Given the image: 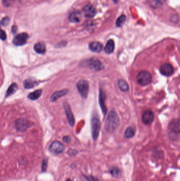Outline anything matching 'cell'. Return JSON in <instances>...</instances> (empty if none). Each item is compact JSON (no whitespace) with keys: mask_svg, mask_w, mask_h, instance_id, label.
<instances>
[{"mask_svg":"<svg viewBox=\"0 0 180 181\" xmlns=\"http://www.w3.org/2000/svg\"><path fill=\"white\" fill-rule=\"evenodd\" d=\"M119 125V118L114 111H111L108 114L105 122V129L110 133L114 132Z\"/></svg>","mask_w":180,"mask_h":181,"instance_id":"6da1fadb","label":"cell"},{"mask_svg":"<svg viewBox=\"0 0 180 181\" xmlns=\"http://www.w3.org/2000/svg\"><path fill=\"white\" fill-rule=\"evenodd\" d=\"M137 81L140 85L143 86L149 85L152 81V76L149 71H140L137 75Z\"/></svg>","mask_w":180,"mask_h":181,"instance_id":"7a4b0ae2","label":"cell"},{"mask_svg":"<svg viewBox=\"0 0 180 181\" xmlns=\"http://www.w3.org/2000/svg\"><path fill=\"white\" fill-rule=\"evenodd\" d=\"M77 88L83 98H87L89 91V84L86 80H81L77 84Z\"/></svg>","mask_w":180,"mask_h":181,"instance_id":"3957f363","label":"cell"},{"mask_svg":"<svg viewBox=\"0 0 180 181\" xmlns=\"http://www.w3.org/2000/svg\"><path fill=\"white\" fill-rule=\"evenodd\" d=\"M101 128V123L98 116H94L91 120V131L92 136L94 140L97 139L99 136V131Z\"/></svg>","mask_w":180,"mask_h":181,"instance_id":"277c9868","label":"cell"},{"mask_svg":"<svg viewBox=\"0 0 180 181\" xmlns=\"http://www.w3.org/2000/svg\"><path fill=\"white\" fill-rule=\"evenodd\" d=\"M30 122L25 119H19L17 120L15 122V128L19 132H24L30 127Z\"/></svg>","mask_w":180,"mask_h":181,"instance_id":"5b68a950","label":"cell"},{"mask_svg":"<svg viewBox=\"0 0 180 181\" xmlns=\"http://www.w3.org/2000/svg\"><path fill=\"white\" fill-rule=\"evenodd\" d=\"M65 150L64 145L59 141H53L49 147V150L54 154H59Z\"/></svg>","mask_w":180,"mask_h":181,"instance_id":"8992f818","label":"cell"},{"mask_svg":"<svg viewBox=\"0 0 180 181\" xmlns=\"http://www.w3.org/2000/svg\"><path fill=\"white\" fill-rule=\"evenodd\" d=\"M28 37V35L27 33L23 32V33H20L17 35V36L14 38L13 43L14 45L17 46H23L27 43Z\"/></svg>","mask_w":180,"mask_h":181,"instance_id":"52a82bcc","label":"cell"},{"mask_svg":"<svg viewBox=\"0 0 180 181\" xmlns=\"http://www.w3.org/2000/svg\"><path fill=\"white\" fill-rule=\"evenodd\" d=\"M88 65L91 69L97 71H101L104 68V66L102 63H101L99 60L96 58H92L90 59L88 62Z\"/></svg>","mask_w":180,"mask_h":181,"instance_id":"ba28073f","label":"cell"},{"mask_svg":"<svg viewBox=\"0 0 180 181\" xmlns=\"http://www.w3.org/2000/svg\"><path fill=\"white\" fill-rule=\"evenodd\" d=\"M63 107H64L65 113L66 115L67 118L68 119L69 123L71 126H73L74 125L75 121H74V116L73 115V112L71 111L69 105L67 102H65L63 103Z\"/></svg>","mask_w":180,"mask_h":181,"instance_id":"9c48e42d","label":"cell"},{"mask_svg":"<svg viewBox=\"0 0 180 181\" xmlns=\"http://www.w3.org/2000/svg\"><path fill=\"white\" fill-rule=\"evenodd\" d=\"M160 70L162 75L166 76H170L173 74L174 72L173 67L170 64H164L161 65Z\"/></svg>","mask_w":180,"mask_h":181,"instance_id":"30bf717a","label":"cell"},{"mask_svg":"<svg viewBox=\"0 0 180 181\" xmlns=\"http://www.w3.org/2000/svg\"><path fill=\"white\" fill-rule=\"evenodd\" d=\"M83 12L85 17L87 18H93L96 15V10L93 5L88 4L85 6L83 8Z\"/></svg>","mask_w":180,"mask_h":181,"instance_id":"8fae6325","label":"cell"},{"mask_svg":"<svg viewBox=\"0 0 180 181\" xmlns=\"http://www.w3.org/2000/svg\"><path fill=\"white\" fill-rule=\"evenodd\" d=\"M154 115L153 112L150 110H146L142 115V122L145 125H150L153 122Z\"/></svg>","mask_w":180,"mask_h":181,"instance_id":"7c38bea8","label":"cell"},{"mask_svg":"<svg viewBox=\"0 0 180 181\" xmlns=\"http://www.w3.org/2000/svg\"><path fill=\"white\" fill-rule=\"evenodd\" d=\"M169 127L171 131L174 133H180V120H172L169 124Z\"/></svg>","mask_w":180,"mask_h":181,"instance_id":"4fadbf2b","label":"cell"},{"mask_svg":"<svg viewBox=\"0 0 180 181\" xmlns=\"http://www.w3.org/2000/svg\"><path fill=\"white\" fill-rule=\"evenodd\" d=\"M81 14L79 11H74L71 12L68 16V19L74 23H78L81 20Z\"/></svg>","mask_w":180,"mask_h":181,"instance_id":"5bb4252c","label":"cell"},{"mask_svg":"<svg viewBox=\"0 0 180 181\" xmlns=\"http://www.w3.org/2000/svg\"><path fill=\"white\" fill-rule=\"evenodd\" d=\"M99 105H101L102 112L104 115H105L107 112V111L106 105H105V94L104 92L103 91V90L101 88L100 89V91H99Z\"/></svg>","mask_w":180,"mask_h":181,"instance_id":"9a60e30c","label":"cell"},{"mask_svg":"<svg viewBox=\"0 0 180 181\" xmlns=\"http://www.w3.org/2000/svg\"><path fill=\"white\" fill-rule=\"evenodd\" d=\"M102 44L100 42H92L89 44V48L90 50L95 53H99L102 49Z\"/></svg>","mask_w":180,"mask_h":181,"instance_id":"2e32d148","label":"cell"},{"mask_svg":"<svg viewBox=\"0 0 180 181\" xmlns=\"http://www.w3.org/2000/svg\"><path fill=\"white\" fill-rule=\"evenodd\" d=\"M38 82L36 80L32 78H29L25 80L23 82L24 88L26 89H30L35 88V86L38 85Z\"/></svg>","mask_w":180,"mask_h":181,"instance_id":"e0dca14e","label":"cell"},{"mask_svg":"<svg viewBox=\"0 0 180 181\" xmlns=\"http://www.w3.org/2000/svg\"><path fill=\"white\" fill-rule=\"evenodd\" d=\"M68 92V90H66V89L56 92L55 93H53V94L51 95V97H50V100L52 102L56 101L58 99L60 98L62 96L67 94Z\"/></svg>","mask_w":180,"mask_h":181,"instance_id":"ac0fdd59","label":"cell"},{"mask_svg":"<svg viewBox=\"0 0 180 181\" xmlns=\"http://www.w3.org/2000/svg\"><path fill=\"white\" fill-rule=\"evenodd\" d=\"M34 49L36 53L43 54L46 51V46L43 42H39L35 45Z\"/></svg>","mask_w":180,"mask_h":181,"instance_id":"d6986e66","label":"cell"},{"mask_svg":"<svg viewBox=\"0 0 180 181\" xmlns=\"http://www.w3.org/2000/svg\"><path fill=\"white\" fill-rule=\"evenodd\" d=\"M114 49H115V43L114 40L110 39L106 43V46L104 49L105 52L107 54L112 53V52H114Z\"/></svg>","mask_w":180,"mask_h":181,"instance_id":"ffe728a7","label":"cell"},{"mask_svg":"<svg viewBox=\"0 0 180 181\" xmlns=\"http://www.w3.org/2000/svg\"><path fill=\"white\" fill-rule=\"evenodd\" d=\"M118 86L122 91L127 92L129 90V86L128 85L127 82L125 80H122V79L118 80Z\"/></svg>","mask_w":180,"mask_h":181,"instance_id":"44dd1931","label":"cell"},{"mask_svg":"<svg viewBox=\"0 0 180 181\" xmlns=\"http://www.w3.org/2000/svg\"><path fill=\"white\" fill-rule=\"evenodd\" d=\"M42 91V90H35V92L29 94L28 98L31 100H36L40 98L41 95Z\"/></svg>","mask_w":180,"mask_h":181,"instance_id":"7402d4cb","label":"cell"},{"mask_svg":"<svg viewBox=\"0 0 180 181\" xmlns=\"http://www.w3.org/2000/svg\"><path fill=\"white\" fill-rule=\"evenodd\" d=\"M18 89V86L15 83H14L11 85H10V87L8 88V89L7 90V93H6V96H11L12 94H14L15 92L17 91Z\"/></svg>","mask_w":180,"mask_h":181,"instance_id":"603a6c76","label":"cell"},{"mask_svg":"<svg viewBox=\"0 0 180 181\" xmlns=\"http://www.w3.org/2000/svg\"><path fill=\"white\" fill-rule=\"evenodd\" d=\"M134 135H135V131H134V129L131 127H129L126 129L125 133H124V136L126 138H132Z\"/></svg>","mask_w":180,"mask_h":181,"instance_id":"cb8c5ba5","label":"cell"},{"mask_svg":"<svg viewBox=\"0 0 180 181\" xmlns=\"http://www.w3.org/2000/svg\"><path fill=\"white\" fill-rule=\"evenodd\" d=\"M126 19V17L125 15H122L117 19V20L116 21V25H117V27H120L125 23Z\"/></svg>","mask_w":180,"mask_h":181,"instance_id":"d4e9b609","label":"cell"},{"mask_svg":"<svg viewBox=\"0 0 180 181\" xmlns=\"http://www.w3.org/2000/svg\"><path fill=\"white\" fill-rule=\"evenodd\" d=\"M111 174L114 177H118L120 174V171L117 168H112L111 170Z\"/></svg>","mask_w":180,"mask_h":181,"instance_id":"484cf974","label":"cell"},{"mask_svg":"<svg viewBox=\"0 0 180 181\" xmlns=\"http://www.w3.org/2000/svg\"><path fill=\"white\" fill-rule=\"evenodd\" d=\"M10 22V19L8 17H5L3 19L1 22V25L2 26H6L8 25Z\"/></svg>","mask_w":180,"mask_h":181,"instance_id":"4316f807","label":"cell"},{"mask_svg":"<svg viewBox=\"0 0 180 181\" xmlns=\"http://www.w3.org/2000/svg\"><path fill=\"white\" fill-rule=\"evenodd\" d=\"M1 39L2 40H5L7 39V35L4 31L3 30H1Z\"/></svg>","mask_w":180,"mask_h":181,"instance_id":"83f0119b","label":"cell"},{"mask_svg":"<svg viewBox=\"0 0 180 181\" xmlns=\"http://www.w3.org/2000/svg\"><path fill=\"white\" fill-rule=\"evenodd\" d=\"M47 160H44L42 164V170L43 171H45L46 170V167H47Z\"/></svg>","mask_w":180,"mask_h":181,"instance_id":"f1b7e54d","label":"cell"},{"mask_svg":"<svg viewBox=\"0 0 180 181\" xmlns=\"http://www.w3.org/2000/svg\"><path fill=\"white\" fill-rule=\"evenodd\" d=\"M63 141H64L65 143L68 144V143H70L71 138H70L69 136H65L63 138Z\"/></svg>","mask_w":180,"mask_h":181,"instance_id":"f546056e","label":"cell"},{"mask_svg":"<svg viewBox=\"0 0 180 181\" xmlns=\"http://www.w3.org/2000/svg\"><path fill=\"white\" fill-rule=\"evenodd\" d=\"M12 1V0H3V5L8 7V5H10V3H11Z\"/></svg>","mask_w":180,"mask_h":181,"instance_id":"4dcf8cb0","label":"cell"},{"mask_svg":"<svg viewBox=\"0 0 180 181\" xmlns=\"http://www.w3.org/2000/svg\"><path fill=\"white\" fill-rule=\"evenodd\" d=\"M17 28L16 26H14V27H12V31L13 33H15L16 31H17Z\"/></svg>","mask_w":180,"mask_h":181,"instance_id":"1f68e13d","label":"cell"},{"mask_svg":"<svg viewBox=\"0 0 180 181\" xmlns=\"http://www.w3.org/2000/svg\"><path fill=\"white\" fill-rule=\"evenodd\" d=\"M66 181H72L71 179H68Z\"/></svg>","mask_w":180,"mask_h":181,"instance_id":"d6a6232c","label":"cell"},{"mask_svg":"<svg viewBox=\"0 0 180 181\" xmlns=\"http://www.w3.org/2000/svg\"><path fill=\"white\" fill-rule=\"evenodd\" d=\"M113 1H117V0H113Z\"/></svg>","mask_w":180,"mask_h":181,"instance_id":"836d02e7","label":"cell"}]
</instances>
